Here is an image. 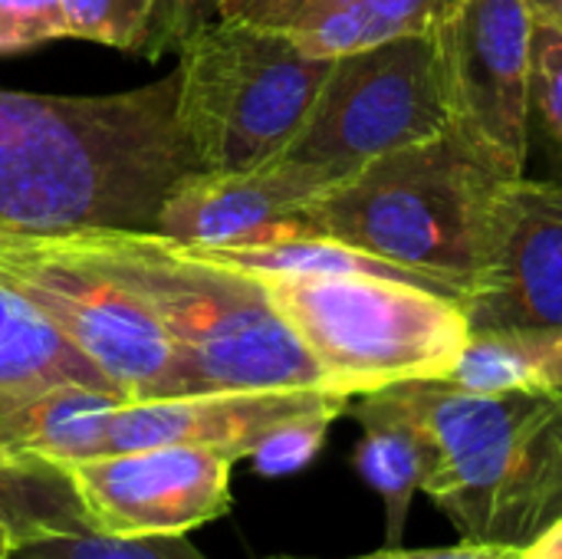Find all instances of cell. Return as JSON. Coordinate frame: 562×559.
<instances>
[{
	"instance_id": "cell-17",
	"label": "cell",
	"mask_w": 562,
	"mask_h": 559,
	"mask_svg": "<svg viewBox=\"0 0 562 559\" xmlns=\"http://www.w3.org/2000/svg\"><path fill=\"white\" fill-rule=\"evenodd\" d=\"M0 521L16 544L92 527L69 471L13 455L0 441Z\"/></svg>"
},
{
	"instance_id": "cell-13",
	"label": "cell",
	"mask_w": 562,
	"mask_h": 559,
	"mask_svg": "<svg viewBox=\"0 0 562 559\" xmlns=\"http://www.w3.org/2000/svg\"><path fill=\"white\" fill-rule=\"evenodd\" d=\"M323 405H352L349 395L329 389L293 392H188L151 402H125L109 422L105 455L155 445H191L227 455L234 465L250 458L257 445L286 418Z\"/></svg>"
},
{
	"instance_id": "cell-3",
	"label": "cell",
	"mask_w": 562,
	"mask_h": 559,
	"mask_svg": "<svg viewBox=\"0 0 562 559\" xmlns=\"http://www.w3.org/2000/svg\"><path fill=\"white\" fill-rule=\"evenodd\" d=\"M507 181L448 128L329 185L303 221L461 303L487 257Z\"/></svg>"
},
{
	"instance_id": "cell-14",
	"label": "cell",
	"mask_w": 562,
	"mask_h": 559,
	"mask_svg": "<svg viewBox=\"0 0 562 559\" xmlns=\"http://www.w3.org/2000/svg\"><path fill=\"white\" fill-rule=\"evenodd\" d=\"M128 399L109 385L56 382L0 399V441L30 461L69 468L105 455L109 422Z\"/></svg>"
},
{
	"instance_id": "cell-28",
	"label": "cell",
	"mask_w": 562,
	"mask_h": 559,
	"mask_svg": "<svg viewBox=\"0 0 562 559\" xmlns=\"http://www.w3.org/2000/svg\"><path fill=\"white\" fill-rule=\"evenodd\" d=\"M520 559H562V521L547 527L533 544L520 550Z\"/></svg>"
},
{
	"instance_id": "cell-6",
	"label": "cell",
	"mask_w": 562,
	"mask_h": 559,
	"mask_svg": "<svg viewBox=\"0 0 562 559\" xmlns=\"http://www.w3.org/2000/svg\"><path fill=\"white\" fill-rule=\"evenodd\" d=\"M175 115L198 168H254L300 135L333 59L273 30L214 16L178 49Z\"/></svg>"
},
{
	"instance_id": "cell-2",
	"label": "cell",
	"mask_w": 562,
	"mask_h": 559,
	"mask_svg": "<svg viewBox=\"0 0 562 559\" xmlns=\"http://www.w3.org/2000/svg\"><path fill=\"white\" fill-rule=\"evenodd\" d=\"M63 231L165 329L188 392H336L257 273L204 257L158 231Z\"/></svg>"
},
{
	"instance_id": "cell-1",
	"label": "cell",
	"mask_w": 562,
	"mask_h": 559,
	"mask_svg": "<svg viewBox=\"0 0 562 559\" xmlns=\"http://www.w3.org/2000/svg\"><path fill=\"white\" fill-rule=\"evenodd\" d=\"M175 99V72L105 96L0 89V221L155 231L168 188L198 168Z\"/></svg>"
},
{
	"instance_id": "cell-27",
	"label": "cell",
	"mask_w": 562,
	"mask_h": 559,
	"mask_svg": "<svg viewBox=\"0 0 562 559\" xmlns=\"http://www.w3.org/2000/svg\"><path fill=\"white\" fill-rule=\"evenodd\" d=\"M540 389L562 392V333L543 336V353H540Z\"/></svg>"
},
{
	"instance_id": "cell-9",
	"label": "cell",
	"mask_w": 562,
	"mask_h": 559,
	"mask_svg": "<svg viewBox=\"0 0 562 559\" xmlns=\"http://www.w3.org/2000/svg\"><path fill=\"white\" fill-rule=\"evenodd\" d=\"M451 128L504 178L530 155V46L524 0H454L431 26Z\"/></svg>"
},
{
	"instance_id": "cell-4",
	"label": "cell",
	"mask_w": 562,
	"mask_h": 559,
	"mask_svg": "<svg viewBox=\"0 0 562 559\" xmlns=\"http://www.w3.org/2000/svg\"><path fill=\"white\" fill-rule=\"evenodd\" d=\"M395 389L438 448L425 494L464 544L524 550L562 521V392L481 395L445 379Z\"/></svg>"
},
{
	"instance_id": "cell-8",
	"label": "cell",
	"mask_w": 562,
	"mask_h": 559,
	"mask_svg": "<svg viewBox=\"0 0 562 559\" xmlns=\"http://www.w3.org/2000/svg\"><path fill=\"white\" fill-rule=\"evenodd\" d=\"M448 128L451 112L435 36L431 30L402 33L333 59L283 158L342 181L372 158Z\"/></svg>"
},
{
	"instance_id": "cell-22",
	"label": "cell",
	"mask_w": 562,
	"mask_h": 559,
	"mask_svg": "<svg viewBox=\"0 0 562 559\" xmlns=\"http://www.w3.org/2000/svg\"><path fill=\"white\" fill-rule=\"evenodd\" d=\"M533 125L562 165V30L537 20L530 46V132Z\"/></svg>"
},
{
	"instance_id": "cell-29",
	"label": "cell",
	"mask_w": 562,
	"mask_h": 559,
	"mask_svg": "<svg viewBox=\"0 0 562 559\" xmlns=\"http://www.w3.org/2000/svg\"><path fill=\"white\" fill-rule=\"evenodd\" d=\"M530 16L537 23H547V26H557L562 30V0H524Z\"/></svg>"
},
{
	"instance_id": "cell-5",
	"label": "cell",
	"mask_w": 562,
	"mask_h": 559,
	"mask_svg": "<svg viewBox=\"0 0 562 559\" xmlns=\"http://www.w3.org/2000/svg\"><path fill=\"white\" fill-rule=\"evenodd\" d=\"M257 277L329 385L349 399L445 379L471 336L461 303L425 283L379 273Z\"/></svg>"
},
{
	"instance_id": "cell-11",
	"label": "cell",
	"mask_w": 562,
	"mask_h": 559,
	"mask_svg": "<svg viewBox=\"0 0 562 559\" xmlns=\"http://www.w3.org/2000/svg\"><path fill=\"white\" fill-rule=\"evenodd\" d=\"M471 333H562V185H504L491 247L461 297Z\"/></svg>"
},
{
	"instance_id": "cell-26",
	"label": "cell",
	"mask_w": 562,
	"mask_h": 559,
	"mask_svg": "<svg viewBox=\"0 0 562 559\" xmlns=\"http://www.w3.org/2000/svg\"><path fill=\"white\" fill-rule=\"evenodd\" d=\"M293 559V557H277ZM352 559H520V550H504V547H484V544H454V547H438V550H402V547H385L379 554Z\"/></svg>"
},
{
	"instance_id": "cell-15",
	"label": "cell",
	"mask_w": 562,
	"mask_h": 559,
	"mask_svg": "<svg viewBox=\"0 0 562 559\" xmlns=\"http://www.w3.org/2000/svg\"><path fill=\"white\" fill-rule=\"evenodd\" d=\"M352 415L362 425V441L352 455V465L382 497L385 544L398 547L408 527L412 501L418 491H425V481L438 465V448L395 385L359 395Z\"/></svg>"
},
{
	"instance_id": "cell-30",
	"label": "cell",
	"mask_w": 562,
	"mask_h": 559,
	"mask_svg": "<svg viewBox=\"0 0 562 559\" xmlns=\"http://www.w3.org/2000/svg\"><path fill=\"white\" fill-rule=\"evenodd\" d=\"M13 547H16V540H13V534H10V527L0 521V559H10L13 554Z\"/></svg>"
},
{
	"instance_id": "cell-21",
	"label": "cell",
	"mask_w": 562,
	"mask_h": 559,
	"mask_svg": "<svg viewBox=\"0 0 562 559\" xmlns=\"http://www.w3.org/2000/svg\"><path fill=\"white\" fill-rule=\"evenodd\" d=\"M346 412H349V405H323V409L303 412L296 418H286L250 455L254 471L263 478H286V474L303 471L323 451L333 422Z\"/></svg>"
},
{
	"instance_id": "cell-19",
	"label": "cell",
	"mask_w": 562,
	"mask_h": 559,
	"mask_svg": "<svg viewBox=\"0 0 562 559\" xmlns=\"http://www.w3.org/2000/svg\"><path fill=\"white\" fill-rule=\"evenodd\" d=\"M10 559H207L188 534H148V537H122L95 527L46 534L26 544H16Z\"/></svg>"
},
{
	"instance_id": "cell-7",
	"label": "cell",
	"mask_w": 562,
	"mask_h": 559,
	"mask_svg": "<svg viewBox=\"0 0 562 559\" xmlns=\"http://www.w3.org/2000/svg\"><path fill=\"white\" fill-rule=\"evenodd\" d=\"M0 283L128 402L188 395L181 359L165 329L122 283L89 264L63 227L0 221Z\"/></svg>"
},
{
	"instance_id": "cell-25",
	"label": "cell",
	"mask_w": 562,
	"mask_h": 559,
	"mask_svg": "<svg viewBox=\"0 0 562 559\" xmlns=\"http://www.w3.org/2000/svg\"><path fill=\"white\" fill-rule=\"evenodd\" d=\"M323 3H336V0H217V16L283 33L296 16H303L306 10H316Z\"/></svg>"
},
{
	"instance_id": "cell-23",
	"label": "cell",
	"mask_w": 562,
	"mask_h": 559,
	"mask_svg": "<svg viewBox=\"0 0 562 559\" xmlns=\"http://www.w3.org/2000/svg\"><path fill=\"white\" fill-rule=\"evenodd\" d=\"M66 40L59 0H0V59Z\"/></svg>"
},
{
	"instance_id": "cell-10",
	"label": "cell",
	"mask_w": 562,
	"mask_h": 559,
	"mask_svg": "<svg viewBox=\"0 0 562 559\" xmlns=\"http://www.w3.org/2000/svg\"><path fill=\"white\" fill-rule=\"evenodd\" d=\"M234 461L211 448L155 445L69 465V481L95 530L122 537L191 534L231 511Z\"/></svg>"
},
{
	"instance_id": "cell-20",
	"label": "cell",
	"mask_w": 562,
	"mask_h": 559,
	"mask_svg": "<svg viewBox=\"0 0 562 559\" xmlns=\"http://www.w3.org/2000/svg\"><path fill=\"white\" fill-rule=\"evenodd\" d=\"M66 36L122 53H142L155 20V0H59Z\"/></svg>"
},
{
	"instance_id": "cell-12",
	"label": "cell",
	"mask_w": 562,
	"mask_h": 559,
	"mask_svg": "<svg viewBox=\"0 0 562 559\" xmlns=\"http://www.w3.org/2000/svg\"><path fill=\"white\" fill-rule=\"evenodd\" d=\"M336 185L329 175L270 158L254 168H191L165 194L155 231L191 247H237L313 231L306 204Z\"/></svg>"
},
{
	"instance_id": "cell-18",
	"label": "cell",
	"mask_w": 562,
	"mask_h": 559,
	"mask_svg": "<svg viewBox=\"0 0 562 559\" xmlns=\"http://www.w3.org/2000/svg\"><path fill=\"white\" fill-rule=\"evenodd\" d=\"M540 353H543V336L471 333L461 356L448 369L445 382L481 395L540 389Z\"/></svg>"
},
{
	"instance_id": "cell-16",
	"label": "cell",
	"mask_w": 562,
	"mask_h": 559,
	"mask_svg": "<svg viewBox=\"0 0 562 559\" xmlns=\"http://www.w3.org/2000/svg\"><path fill=\"white\" fill-rule=\"evenodd\" d=\"M56 382H89L115 389L30 303H23L13 290L0 283V399L36 392Z\"/></svg>"
},
{
	"instance_id": "cell-24",
	"label": "cell",
	"mask_w": 562,
	"mask_h": 559,
	"mask_svg": "<svg viewBox=\"0 0 562 559\" xmlns=\"http://www.w3.org/2000/svg\"><path fill=\"white\" fill-rule=\"evenodd\" d=\"M214 16H217V0H155L151 33L138 56L155 63L175 53L194 30H201Z\"/></svg>"
}]
</instances>
